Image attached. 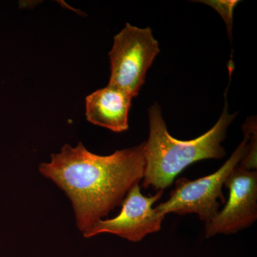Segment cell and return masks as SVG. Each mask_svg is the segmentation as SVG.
<instances>
[{"label":"cell","instance_id":"obj_3","mask_svg":"<svg viewBox=\"0 0 257 257\" xmlns=\"http://www.w3.org/2000/svg\"><path fill=\"white\" fill-rule=\"evenodd\" d=\"M249 132L245 133L243 141L220 168L211 175L196 179L182 177L177 179L168 200L155 208L157 213L165 216L169 213L179 215L194 213L199 219L208 223L219 213L220 203L226 202L222 187L228 176L248 155Z\"/></svg>","mask_w":257,"mask_h":257},{"label":"cell","instance_id":"obj_2","mask_svg":"<svg viewBox=\"0 0 257 257\" xmlns=\"http://www.w3.org/2000/svg\"><path fill=\"white\" fill-rule=\"evenodd\" d=\"M236 114H229L226 101L220 117L209 131L194 140L182 141L171 136L160 106L155 102L149 109L150 135L145 143L144 188L165 190L194 162L223 158L226 151L221 143Z\"/></svg>","mask_w":257,"mask_h":257},{"label":"cell","instance_id":"obj_6","mask_svg":"<svg viewBox=\"0 0 257 257\" xmlns=\"http://www.w3.org/2000/svg\"><path fill=\"white\" fill-rule=\"evenodd\" d=\"M224 186L229 189V199L215 217L206 223V238L216 234H236L256 221V170L236 166L228 176Z\"/></svg>","mask_w":257,"mask_h":257},{"label":"cell","instance_id":"obj_5","mask_svg":"<svg viewBox=\"0 0 257 257\" xmlns=\"http://www.w3.org/2000/svg\"><path fill=\"white\" fill-rule=\"evenodd\" d=\"M163 194L164 190H159L155 195L146 197L142 194L140 184H136L121 202L119 214L112 219L98 221L84 234V237L112 234L137 242L147 235L158 232L165 216L157 213L152 207Z\"/></svg>","mask_w":257,"mask_h":257},{"label":"cell","instance_id":"obj_4","mask_svg":"<svg viewBox=\"0 0 257 257\" xmlns=\"http://www.w3.org/2000/svg\"><path fill=\"white\" fill-rule=\"evenodd\" d=\"M160 51L151 29L126 23L114 37L109 53L111 74L108 85L118 88L133 98L138 96L145 84L147 71Z\"/></svg>","mask_w":257,"mask_h":257},{"label":"cell","instance_id":"obj_1","mask_svg":"<svg viewBox=\"0 0 257 257\" xmlns=\"http://www.w3.org/2000/svg\"><path fill=\"white\" fill-rule=\"evenodd\" d=\"M145 143L107 156L88 151L82 143L64 145L39 170L67 194L77 227L87 232L93 225L120 205L145 173Z\"/></svg>","mask_w":257,"mask_h":257},{"label":"cell","instance_id":"obj_7","mask_svg":"<svg viewBox=\"0 0 257 257\" xmlns=\"http://www.w3.org/2000/svg\"><path fill=\"white\" fill-rule=\"evenodd\" d=\"M133 97L118 88L107 85L86 98L88 121L114 133L128 128V112Z\"/></svg>","mask_w":257,"mask_h":257}]
</instances>
